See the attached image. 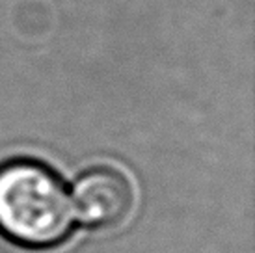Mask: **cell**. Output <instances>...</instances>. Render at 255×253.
Segmentation results:
<instances>
[{
    "instance_id": "cell-1",
    "label": "cell",
    "mask_w": 255,
    "mask_h": 253,
    "mask_svg": "<svg viewBox=\"0 0 255 253\" xmlns=\"http://www.w3.org/2000/svg\"><path fill=\"white\" fill-rule=\"evenodd\" d=\"M77 212L64 177L34 156L0 162V239L28 253L56 252L71 240Z\"/></svg>"
},
{
    "instance_id": "cell-2",
    "label": "cell",
    "mask_w": 255,
    "mask_h": 253,
    "mask_svg": "<svg viewBox=\"0 0 255 253\" xmlns=\"http://www.w3.org/2000/svg\"><path fill=\"white\" fill-rule=\"evenodd\" d=\"M77 218L90 229L105 231L125 224L134 211V184L125 171L108 164L84 169L73 184Z\"/></svg>"
}]
</instances>
